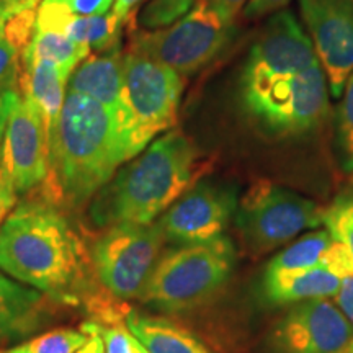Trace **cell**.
Returning <instances> with one entry per match:
<instances>
[{"label": "cell", "instance_id": "12", "mask_svg": "<svg viewBox=\"0 0 353 353\" xmlns=\"http://www.w3.org/2000/svg\"><path fill=\"white\" fill-rule=\"evenodd\" d=\"M353 341V325L327 299L293 304L267 337V353H341Z\"/></svg>", "mask_w": 353, "mask_h": 353}, {"label": "cell", "instance_id": "1", "mask_svg": "<svg viewBox=\"0 0 353 353\" xmlns=\"http://www.w3.org/2000/svg\"><path fill=\"white\" fill-rule=\"evenodd\" d=\"M239 100L255 125L278 138L306 134L327 118V77L291 12L273 13L255 39L239 77Z\"/></svg>", "mask_w": 353, "mask_h": 353}, {"label": "cell", "instance_id": "41", "mask_svg": "<svg viewBox=\"0 0 353 353\" xmlns=\"http://www.w3.org/2000/svg\"><path fill=\"white\" fill-rule=\"evenodd\" d=\"M0 353H8V352H0Z\"/></svg>", "mask_w": 353, "mask_h": 353}, {"label": "cell", "instance_id": "28", "mask_svg": "<svg viewBox=\"0 0 353 353\" xmlns=\"http://www.w3.org/2000/svg\"><path fill=\"white\" fill-rule=\"evenodd\" d=\"M114 0H63L70 13L81 17H92L107 13L112 8Z\"/></svg>", "mask_w": 353, "mask_h": 353}, {"label": "cell", "instance_id": "10", "mask_svg": "<svg viewBox=\"0 0 353 353\" xmlns=\"http://www.w3.org/2000/svg\"><path fill=\"white\" fill-rule=\"evenodd\" d=\"M48 169L50 134L46 123L34 101L17 90L3 134L0 170L19 195L41 185Z\"/></svg>", "mask_w": 353, "mask_h": 353}, {"label": "cell", "instance_id": "3", "mask_svg": "<svg viewBox=\"0 0 353 353\" xmlns=\"http://www.w3.org/2000/svg\"><path fill=\"white\" fill-rule=\"evenodd\" d=\"M128 161L118 112L87 95L68 92L50 138L43 198L65 208L87 205Z\"/></svg>", "mask_w": 353, "mask_h": 353}, {"label": "cell", "instance_id": "38", "mask_svg": "<svg viewBox=\"0 0 353 353\" xmlns=\"http://www.w3.org/2000/svg\"><path fill=\"white\" fill-rule=\"evenodd\" d=\"M341 353H353V341L350 342V345H348V347L345 348V350L341 352Z\"/></svg>", "mask_w": 353, "mask_h": 353}, {"label": "cell", "instance_id": "18", "mask_svg": "<svg viewBox=\"0 0 353 353\" xmlns=\"http://www.w3.org/2000/svg\"><path fill=\"white\" fill-rule=\"evenodd\" d=\"M125 322L148 353H213L190 330L164 317L128 309Z\"/></svg>", "mask_w": 353, "mask_h": 353}, {"label": "cell", "instance_id": "35", "mask_svg": "<svg viewBox=\"0 0 353 353\" xmlns=\"http://www.w3.org/2000/svg\"><path fill=\"white\" fill-rule=\"evenodd\" d=\"M26 8H38V3L23 2V0H0V26L15 13L23 12Z\"/></svg>", "mask_w": 353, "mask_h": 353}, {"label": "cell", "instance_id": "37", "mask_svg": "<svg viewBox=\"0 0 353 353\" xmlns=\"http://www.w3.org/2000/svg\"><path fill=\"white\" fill-rule=\"evenodd\" d=\"M136 353H148V350H145V348L141 345L139 341H138V345H136Z\"/></svg>", "mask_w": 353, "mask_h": 353}, {"label": "cell", "instance_id": "36", "mask_svg": "<svg viewBox=\"0 0 353 353\" xmlns=\"http://www.w3.org/2000/svg\"><path fill=\"white\" fill-rule=\"evenodd\" d=\"M17 90H19V88H15V90H8V92H0V152H2V143H3V134H6L8 113H10L13 95H15Z\"/></svg>", "mask_w": 353, "mask_h": 353}, {"label": "cell", "instance_id": "5", "mask_svg": "<svg viewBox=\"0 0 353 353\" xmlns=\"http://www.w3.org/2000/svg\"><path fill=\"white\" fill-rule=\"evenodd\" d=\"M236 265V249L226 236L208 244L179 245L162 254L138 296L164 312L195 309L226 286Z\"/></svg>", "mask_w": 353, "mask_h": 353}, {"label": "cell", "instance_id": "2", "mask_svg": "<svg viewBox=\"0 0 353 353\" xmlns=\"http://www.w3.org/2000/svg\"><path fill=\"white\" fill-rule=\"evenodd\" d=\"M0 270L51 301L79 304L90 288V250L59 206L21 203L0 226Z\"/></svg>", "mask_w": 353, "mask_h": 353}, {"label": "cell", "instance_id": "8", "mask_svg": "<svg viewBox=\"0 0 353 353\" xmlns=\"http://www.w3.org/2000/svg\"><path fill=\"white\" fill-rule=\"evenodd\" d=\"M234 218L245 249L263 255L324 224V210L299 193L259 180L237 203Z\"/></svg>", "mask_w": 353, "mask_h": 353}, {"label": "cell", "instance_id": "25", "mask_svg": "<svg viewBox=\"0 0 353 353\" xmlns=\"http://www.w3.org/2000/svg\"><path fill=\"white\" fill-rule=\"evenodd\" d=\"M196 0H151L139 15V25L144 30L169 26L183 17Z\"/></svg>", "mask_w": 353, "mask_h": 353}, {"label": "cell", "instance_id": "17", "mask_svg": "<svg viewBox=\"0 0 353 353\" xmlns=\"http://www.w3.org/2000/svg\"><path fill=\"white\" fill-rule=\"evenodd\" d=\"M68 81L69 79L52 61H20L19 92L21 95L30 97L39 108L50 138L59 121L61 110L68 94Z\"/></svg>", "mask_w": 353, "mask_h": 353}, {"label": "cell", "instance_id": "29", "mask_svg": "<svg viewBox=\"0 0 353 353\" xmlns=\"http://www.w3.org/2000/svg\"><path fill=\"white\" fill-rule=\"evenodd\" d=\"M290 0H249L244 8L245 19L255 20L260 17L270 15V13H276L288 6Z\"/></svg>", "mask_w": 353, "mask_h": 353}, {"label": "cell", "instance_id": "34", "mask_svg": "<svg viewBox=\"0 0 353 353\" xmlns=\"http://www.w3.org/2000/svg\"><path fill=\"white\" fill-rule=\"evenodd\" d=\"M81 330H83V332L88 335V339H87V342L83 343V345L79 348L76 353H105L103 339L100 337V334L97 332L94 327H92L90 321L83 322Z\"/></svg>", "mask_w": 353, "mask_h": 353}, {"label": "cell", "instance_id": "32", "mask_svg": "<svg viewBox=\"0 0 353 353\" xmlns=\"http://www.w3.org/2000/svg\"><path fill=\"white\" fill-rule=\"evenodd\" d=\"M15 203L17 192L13 190L12 183L8 182L7 176L0 170V226L7 219V216L12 213V208L15 206Z\"/></svg>", "mask_w": 353, "mask_h": 353}, {"label": "cell", "instance_id": "27", "mask_svg": "<svg viewBox=\"0 0 353 353\" xmlns=\"http://www.w3.org/2000/svg\"><path fill=\"white\" fill-rule=\"evenodd\" d=\"M321 265L329 268L334 275L339 278H348L353 276V257L348 252V249L342 242L332 239V244L325 250L324 255L321 257Z\"/></svg>", "mask_w": 353, "mask_h": 353}, {"label": "cell", "instance_id": "7", "mask_svg": "<svg viewBox=\"0 0 353 353\" xmlns=\"http://www.w3.org/2000/svg\"><path fill=\"white\" fill-rule=\"evenodd\" d=\"M232 37L234 23L218 15L206 0H196L172 25L132 34L128 51L164 64L185 77L213 63Z\"/></svg>", "mask_w": 353, "mask_h": 353}, {"label": "cell", "instance_id": "6", "mask_svg": "<svg viewBox=\"0 0 353 353\" xmlns=\"http://www.w3.org/2000/svg\"><path fill=\"white\" fill-rule=\"evenodd\" d=\"M121 105L118 110L128 156L134 159L179 117L183 76L156 61L126 51L123 59Z\"/></svg>", "mask_w": 353, "mask_h": 353}, {"label": "cell", "instance_id": "14", "mask_svg": "<svg viewBox=\"0 0 353 353\" xmlns=\"http://www.w3.org/2000/svg\"><path fill=\"white\" fill-rule=\"evenodd\" d=\"M341 285L342 278L319 263L298 270H263L259 291L268 306H286L335 296Z\"/></svg>", "mask_w": 353, "mask_h": 353}, {"label": "cell", "instance_id": "15", "mask_svg": "<svg viewBox=\"0 0 353 353\" xmlns=\"http://www.w3.org/2000/svg\"><path fill=\"white\" fill-rule=\"evenodd\" d=\"M123 59L125 52L121 51V46L105 52H90L70 74L68 92L87 95L118 112L125 85Z\"/></svg>", "mask_w": 353, "mask_h": 353}, {"label": "cell", "instance_id": "13", "mask_svg": "<svg viewBox=\"0 0 353 353\" xmlns=\"http://www.w3.org/2000/svg\"><path fill=\"white\" fill-rule=\"evenodd\" d=\"M316 56L339 99L353 72V0H299Z\"/></svg>", "mask_w": 353, "mask_h": 353}, {"label": "cell", "instance_id": "33", "mask_svg": "<svg viewBox=\"0 0 353 353\" xmlns=\"http://www.w3.org/2000/svg\"><path fill=\"white\" fill-rule=\"evenodd\" d=\"M143 2L144 0H114L113 8L110 12L113 13L118 23L125 28L128 21L132 20V17H134V13L138 12V8Z\"/></svg>", "mask_w": 353, "mask_h": 353}, {"label": "cell", "instance_id": "26", "mask_svg": "<svg viewBox=\"0 0 353 353\" xmlns=\"http://www.w3.org/2000/svg\"><path fill=\"white\" fill-rule=\"evenodd\" d=\"M20 59V52L8 43L0 28V92L19 88Z\"/></svg>", "mask_w": 353, "mask_h": 353}, {"label": "cell", "instance_id": "16", "mask_svg": "<svg viewBox=\"0 0 353 353\" xmlns=\"http://www.w3.org/2000/svg\"><path fill=\"white\" fill-rule=\"evenodd\" d=\"M50 298L38 290L13 280L0 270V343L23 339L39 329Z\"/></svg>", "mask_w": 353, "mask_h": 353}, {"label": "cell", "instance_id": "19", "mask_svg": "<svg viewBox=\"0 0 353 353\" xmlns=\"http://www.w3.org/2000/svg\"><path fill=\"white\" fill-rule=\"evenodd\" d=\"M88 54H90V51L79 46L72 39H69L61 30L34 21L32 41H30L28 48L23 51L20 61H52L61 69V72L69 79L70 74L74 72V69Z\"/></svg>", "mask_w": 353, "mask_h": 353}, {"label": "cell", "instance_id": "9", "mask_svg": "<svg viewBox=\"0 0 353 353\" xmlns=\"http://www.w3.org/2000/svg\"><path fill=\"white\" fill-rule=\"evenodd\" d=\"M164 244V234L157 223L113 224L105 228L92 245V270L110 296L138 298Z\"/></svg>", "mask_w": 353, "mask_h": 353}, {"label": "cell", "instance_id": "11", "mask_svg": "<svg viewBox=\"0 0 353 353\" xmlns=\"http://www.w3.org/2000/svg\"><path fill=\"white\" fill-rule=\"evenodd\" d=\"M231 185L195 183L157 221L164 239L179 245L208 244L224 237L237 210Z\"/></svg>", "mask_w": 353, "mask_h": 353}, {"label": "cell", "instance_id": "4", "mask_svg": "<svg viewBox=\"0 0 353 353\" xmlns=\"http://www.w3.org/2000/svg\"><path fill=\"white\" fill-rule=\"evenodd\" d=\"M206 162L192 139L170 130L128 161L90 200L88 216L99 228L151 224L205 174Z\"/></svg>", "mask_w": 353, "mask_h": 353}, {"label": "cell", "instance_id": "20", "mask_svg": "<svg viewBox=\"0 0 353 353\" xmlns=\"http://www.w3.org/2000/svg\"><path fill=\"white\" fill-rule=\"evenodd\" d=\"M330 244H332V236L327 229H317L278 252L267 263L265 270H298V268L314 267L319 265L321 257Z\"/></svg>", "mask_w": 353, "mask_h": 353}, {"label": "cell", "instance_id": "22", "mask_svg": "<svg viewBox=\"0 0 353 353\" xmlns=\"http://www.w3.org/2000/svg\"><path fill=\"white\" fill-rule=\"evenodd\" d=\"M335 143L339 162L345 172H353V72L343 87L342 101L335 120Z\"/></svg>", "mask_w": 353, "mask_h": 353}, {"label": "cell", "instance_id": "30", "mask_svg": "<svg viewBox=\"0 0 353 353\" xmlns=\"http://www.w3.org/2000/svg\"><path fill=\"white\" fill-rule=\"evenodd\" d=\"M335 306H337L353 325V276L343 278L341 290L334 296Z\"/></svg>", "mask_w": 353, "mask_h": 353}, {"label": "cell", "instance_id": "21", "mask_svg": "<svg viewBox=\"0 0 353 353\" xmlns=\"http://www.w3.org/2000/svg\"><path fill=\"white\" fill-rule=\"evenodd\" d=\"M88 335L77 329H54L13 347L8 353H76Z\"/></svg>", "mask_w": 353, "mask_h": 353}, {"label": "cell", "instance_id": "31", "mask_svg": "<svg viewBox=\"0 0 353 353\" xmlns=\"http://www.w3.org/2000/svg\"><path fill=\"white\" fill-rule=\"evenodd\" d=\"M206 2L224 20L234 23L236 17L242 12V8H245L249 0H206Z\"/></svg>", "mask_w": 353, "mask_h": 353}, {"label": "cell", "instance_id": "40", "mask_svg": "<svg viewBox=\"0 0 353 353\" xmlns=\"http://www.w3.org/2000/svg\"><path fill=\"white\" fill-rule=\"evenodd\" d=\"M46 2H63V0H46Z\"/></svg>", "mask_w": 353, "mask_h": 353}, {"label": "cell", "instance_id": "39", "mask_svg": "<svg viewBox=\"0 0 353 353\" xmlns=\"http://www.w3.org/2000/svg\"><path fill=\"white\" fill-rule=\"evenodd\" d=\"M23 2H33V3H38L39 0H23Z\"/></svg>", "mask_w": 353, "mask_h": 353}, {"label": "cell", "instance_id": "23", "mask_svg": "<svg viewBox=\"0 0 353 353\" xmlns=\"http://www.w3.org/2000/svg\"><path fill=\"white\" fill-rule=\"evenodd\" d=\"M324 224L332 239L342 242L353 257V193H341L324 210Z\"/></svg>", "mask_w": 353, "mask_h": 353}, {"label": "cell", "instance_id": "24", "mask_svg": "<svg viewBox=\"0 0 353 353\" xmlns=\"http://www.w3.org/2000/svg\"><path fill=\"white\" fill-rule=\"evenodd\" d=\"M118 314V309H112L103 314V321H90L92 327L103 339L105 353H136L138 339L130 332L126 322H121Z\"/></svg>", "mask_w": 353, "mask_h": 353}]
</instances>
